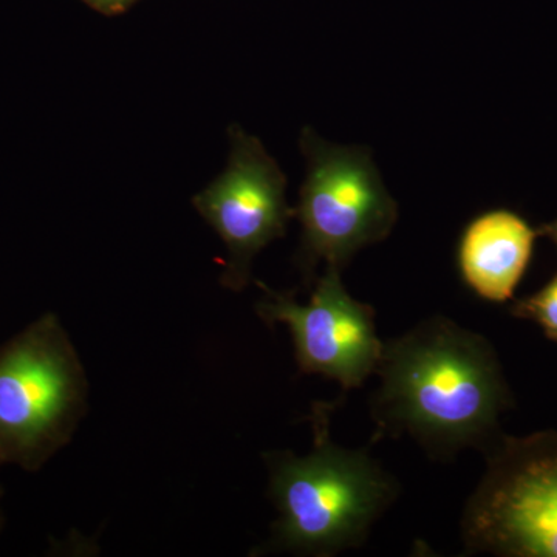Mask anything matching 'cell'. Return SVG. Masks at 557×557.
I'll return each instance as SVG.
<instances>
[{"mask_svg": "<svg viewBox=\"0 0 557 557\" xmlns=\"http://www.w3.org/2000/svg\"><path fill=\"white\" fill-rule=\"evenodd\" d=\"M259 285L265 292L259 318L269 327L287 325L300 372L339 381L344 391L361 387L376 372L384 343L376 335L375 310L348 295L339 269L327 267L309 304Z\"/></svg>", "mask_w": 557, "mask_h": 557, "instance_id": "7", "label": "cell"}, {"mask_svg": "<svg viewBox=\"0 0 557 557\" xmlns=\"http://www.w3.org/2000/svg\"><path fill=\"white\" fill-rule=\"evenodd\" d=\"M496 440L461 518L465 549L557 557V431Z\"/></svg>", "mask_w": 557, "mask_h": 557, "instance_id": "3", "label": "cell"}, {"mask_svg": "<svg viewBox=\"0 0 557 557\" xmlns=\"http://www.w3.org/2000/svg\"><path fill=\"white\" fill-rule=\"evenodd\" d=\"M87 394L75 348L53 318L44 319L0 355V454L58 448L86 416Z\"/></svg>", "mask_w": 557, "mask_h": 557, "instance_id": "5", "label": "cell"}, {"mask_svg": "<svg viewBox=\"0 0 557 557\" xmlns=\"http://www.w3.org/2000/svg\"><path fill=\"white\" fill-rule=\"evenodd\" d=\"M539 234H545L549 239L555 242L557 247V219L555 222L549 223V225H545L544 228L539 230Z\"/></svg>", "mask_w": 557, "mask_h": 557, "instance_id": "11", "label": "cell"}, {"mask_svg": "<svg viewBox=\"0 0 557 557\" xmlns=\"http://www.w3.org/2000/svg\"><path fill=\"white\" fill-rule=\"evenodd\" d=\"M512 314L536 322L547 338L557 343V273L536 295L519 300L512 307Z\"/></svg>", "mask_w": 557, "mask_h": 557, "instance_id": "9", "label": "cell"}, {"mask_svg": "<svg viewBox=\"0 0 557 557\" xmlns=\"http://www.w3.org/2000/svg\"><path fill=\"white\" fill-rule=\"evenodd\" d=\"M537 236L539 231L508 209L479 215L458 244V270L465 284L487 302H507L525 274Z\"/></svg>", "mask_w": 557, "mask_h": 557, "instance_id": "8", "label": "cell"}, {"mask_svg": "<svg viewBox=\"0 0 557 557\" xmlns=\"http://www.w3.org/2000/svg\"><path fill=\"white\" fill-rule=\"evenodd\" d=\"M375 373V440L409 434L434 456L486 449L511 401L493 346L442 317L384 344Z\"/></svg>", "mask_w": 557, "mask_h": 557, "instance_id": "1", "label": "cell"}, {"mask_svg": "<svg viewBox=\"0 0 557 557\" xmlns=\"http://www.w3.org/2000/svg\"><path fill=\"white\" fill-rule=\"evenodd\" d=\"M307 177L296 218L302 225L299 263L307 281L318 263L343 270L355 252L386 239L398 220L369 150L335 146L311 129L300 137Z\"/></svg>", "mask_w": 557, "mask_h": 557, "instance_id": "4", "label": "cell"}, {"mask_svg": "<svg viewBox=\"0 0 557 557\" xmlns=\"http://www.w3.org/2000/svg\"><path fill=\"white\" fill-rule=\"evenodd\" d=\"M225 171L194 197V207L228 249L222 285L242 292L251 281L252 260L287 233L295 211L285 199L287 178L260 139L239 126L230 129Z\"/></svg>", "mask_w": 557, "mask_h": 557, "instance_id": "6", "label": "cell"}, {"mask_svg": "<svg viewBox=\"0 0 557 557\" xmlns=\"http://www.w3.org/2000/svg\"><path fill=\"white\" fill-rule=\"evenodd\" d=\"M87 2L94 3V5L100 7L102 10H119L123 7L129 5L135 0H87Z\"/></svg>", "mask_w": 557, "mask_h": 557, "instance_id": "10", "label": "cell"}, {"mask_svg": "<svg viewBox=\"0 0 557 557\" xmlns=\"http://www.w3.org/2000/svg\"><path fill=\"white\" fill-rule=\"evenodd\" d=\"M333 406L314 405L313 449L267 456L270 494L278 519L269 552L333 556L358 548L370 528L397 498V480L364 450L341 448L330 438Z\"/></svg>", "mask_w": 557, "mask_h": 557, "instance_id": "2", "label": "cell"}]
</instances>
